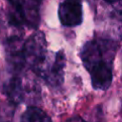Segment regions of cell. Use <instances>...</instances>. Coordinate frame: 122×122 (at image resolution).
<instances>
[{
  "mask_svg": "<svg viewBox=\"0 0 122 122\" xmlns=\"http://www.w3.org/2000/svg\"><path fill=\"white\" fill-rule=\"evenodd\" d=\"M47 55V42L43 32H33L23 44L22 56L24 66L35 71Z\"/></svg>",
  "mask_w": 122,
  "mask_h": 122,
  "instance_id": "277c9868",
  "label": "cell"
},
{
  "mask_svg": "<svg viewBox=\"0 0 122 122\" xmlns=\"http://www.w3.org/2000/svg\"><path fill=\"white\" fill-rule=\"evenodd\" d=\"M10 6V20L15 26L34 28L39 23L40 0H8Z\"/></svg>",
  "mask_w": 122,
  "mask_h": 122,
  "instance_id": "7a4b0ae2",
  "label": "cell"
},
{
  "mask_svg": "<svg viewBox=\"0 0 122 122\" xmlns=\"http://www.w3.org/2000/svg\"><path fill=\"white\" fill-rule=\"evenodd\" d=\"M67 122H85L81 117H78V116H75V117H72V118H70Z\"/></svg>",
  "mask_w": 122,
  "mask_h": 122,
  "instance_id": "30bf717a",
  "label": "cell"
},
{
  "mask_svg": "<svg viewBox=\"0 0 122 122\" xmlns=\"http://www.w3.org/2000/svg\"><path fill=\"white\" fill-rule=\"evenodd\" d=\"M20 122H52L51 118L38 107L30 106L22 113Z\"/></svg>",
  "mask_w": 122,
  "mask_h": 122,
  "instance_id": "52a82bcc",
  "label": "cell"
},
{
  "mask_svg": "<svg viewBox=\"0 0 122 122\" xmlns=\"http://www.w3.org/2000/svg\"><path fill=\"white\" fill-rule=\"evenodd\" d=\"M0 26H1V17H0Z\"/></svg>",
  "mask_w": 122,
  "mask_h": 122,
  "instance_id": "7c38bea8",
  "label": "cell"
},
{
  "mask_svg": "<svg viewBox=\"0 0 122 122\" xmlns=\"http://www.w3.org/2000/svg\"><path fill=\"white\" fill-rule=\"evenodd\" d=\"M81 0H64L58 10L60 22L66 27H75L82 22Z\"/></svg>",
  "mask_w": 122,
  "mask_h": 122,
  "instance_id": "5b68a950",
  "label": "cell"
},
{
  "mask_svg": "<svg viewBox=\"0 0 122 122\" xmlns=\"http://www.w3.org/2000/svg\"><path fill=\"white\" fill-rule=\"evenodd\" d=\"M66 57L63 51H59L52 57L46 55L44 61L34 71L49 85L52 87L60 86L64 80V69Z\"/></svg>",
  "mask_w": 122,
  "mask_h": 122,
  "instance_id": "3957f363",
  "label": "cell"
},
{
  "mask_svg": "<svg viewBox=\"0 0 122 122\" xmlns=\"http://www.w3.org/2000/svg\"><path fill=\"white\" fill-rule=\"evenodd\" d=\"M105 1H107V2H110V3H114L116 0H105Z\"/></svg>",
  "mask_w": 122,
  "mask_h": 122,
  "instance_id": "8fae6325",
  "label": "cell"
},
{
  "mask_svg": "<svg viewBox=\"0 0 122 122\" xmlns=\"http://www.w3.org/2000/svg\"><path fill=\"white\" fill-rule=\"evenodd\" d=\"M115 5V9L116 11H122V0H116L114 3H112Z\"/></svg>",
  "mask_w": 122,
  "mask_h": 122,
  "instance_id": "9c48e42d",
  "label": "cell"
},
{
  "mask_svg": "<svg viewBox=\"0 0 122 122\" xmlns=\"http://www.w3.org/2000/svg\"><path fill=\"white\" fill-rule=\"evenodd\" d=\"M34 84H30V82H27L22 77L15 75L6 84L5 91L12 102L20 103L26 99L29 93H34Z\"/></svg>",
  "mask_w": 122,
  "mask_h": 122,
  "instance_id": "8992f818",
  "label": "cell"
},
{
  "mask_svg": "<svg viewBox=\"0 0 122 122\" xmlns=\"http://www.w3.org/2000/svg\"><path fill=\"white\" fill-rule=\"evenodd\" d=\"M0 122H10V114H7L6 110L0 112Z\"/></svg>",
  "mask_w": 122,
  "mask_h": 122,
  "instance_id": "ba28073f",
  "label": "cell"
},
{
  "mask_svg": "<svg viewBox=\"0 0 122 122\" xmlns=\"http://www.w3.org/2000/svg\"><path fill=\"white\" fill-rule=\"evenodd\" d=\"M117 43L107 38L88 41L80 51L83 65L89 71L94 89L106 91L112 82V63Z\"/></svg>",
  "mask_w": 122,
  "mask_h": 122,
  "instance_id": "6da1fadb",
  "label": "cell"
},
{
  "mask_svg": "<svg viewBox=\"0 0 122 122\" xmlns=\"http://www.w3.org/2000/svg\"><path fill=\"white\" fill-rule=\"evenodd\" d=\"M121 18H122V16H121Z\"/></svg>",
  "mask_w": 122,
  "mask_h": 122,
  "instance_id": "4fadbf2b",
  "label": "cell"
}]
</instances>
